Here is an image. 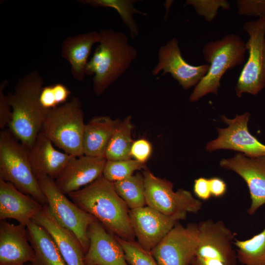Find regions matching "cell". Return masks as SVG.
<instances>
[{
    "instance_id": "cell-18",
    "label": "cell",
    "mask_w": 265,
    "mask_h": 265,
    "mask_svg": "<svg viewBox=\"0 0 265 265\" xmlns=\"http://www.w3.org/2000/svg\"><path fill=\"white\" fill-rule=\"evenodd\" d=\"M35 260L26 226L0 220V265H25Z\"/></svg>"
},
{
    "instance_id": "cell-37",
    "label": "cell",
    "mask_w": 265,
    "mask_h": 265,
    "mask_svg": "<svg viewBox=\"0 0 265 265\" xmlns=\"http://www.w3.org/2000/svg\"><path fill=\"white\" fill-rule=\"evenodd\" d=\"M212 196L218 198L224 196L227 192V186L221 178L214 177L209 179Z\"/></svg>"
},
{
    "instance_id": "cell-8",
    "label": "cell",
    "mask_w": 265,
    "mask_h": 265,
    "mask_svg": "<svg viewBox=\"0 0 265 265\" xmlns=\"http://www.w3.org/2000/svg\"><path fill=\"white\" fill-rule=\"evenodd\" d=\"M198 225L199 242L190 265H237L236 233L222 220L206 219Z\"/></svg>"
},
{
    "instance_id": "cell-27",
    "label": "cell",
    "mask_w": 265,
    "mask_h": 265,
    "mask_svg": "<svg viewBox=\"0 0 265 265\" xmlns=\"http://www.w3.org/2000/svg\"><path fill=\"white\" fill-rule=\"evenodd\" d=\"M113 184L116 192L130 210L146 205L143 174L137 173L127 179L113 182Z\"/></svg>"
},
{
    "instance_id": "cell-15",
    "label": "cell",
    "mask_w": 265,
    "mask_h": 265,
    "mask_svg": "<svg viewBox=\"0 0 265 265\" xmlns=\"http://www.w3.org/2000/svg\"><path fill=\"white\" fill-rule=\"evenodd\" d=\"M220 165L235 172L246 182L251 199L248 214H254L265 205V156L249 158L238 153L232 158L222 159Z\"/></svg>"
},
{
    "instance_id": "cell-33",
    "label": "cell",
    "mask_w": 265,
    "mask_h": 265,
    "mask_svg": "<svg viewBox=\"0 0 265 265\" xmlns=\"http://www.w3.org/2000/svg\"><path fill=\"white\" fill-rule=\"evenodd\" d=\"M8 84V81L4 80L0 84V129L1 130L8 126L12 118V108L7 95H5L3 92Z\"/></svg>"
},
{
    "instance_id": "cell-29",
    "label": "cell",
    "mask_w": 265,
    "mask_h": 265,
    "mask_svg": "<svg viewBox=\"0 0 265 265\" xmlns=\"http://www.w3.org/2000/svg\"><path fill=\"white\" fill-rule=\"evenodd\" d=\"M145 169V163L135 159L106 160L103 176L107 180L114 182L132 176L137 170Z\"/></svg>"
},
{
    "instance_id": "cell-31",
    "label": "cell",
    "mask_w": 265,
    "mask_h": 265,
    "mask_svg": "<svg viewBox=\"0 0 265 265\" xmlns=\"http://www.w3.org/2000/svg\"><path fill=\"white\" fill-rule=\"evenodd\" d=\"M186 4L192 5L196 13L204 16L208 22L212 21L215 17L219 7L226 10L230 8L229 2L224 0H187Z\"/></svg>"
},
{
    "instance_id": "cell-3",
    "label": "cell",
    "mask_w": 265,
    "mask_h": 265,
    "mask_svg": "<svg viewBox=\"0 0 265 265\" xmlns=\"http://www.w3.org/2000/svg\"><path fill=\"white\" fill-rule=\"evenodd\" d=\"M99 35V45L85 69L86 75H94L93 90L97 96L124 74L137 56L136 49L123 32L104 29Z\"/></svg>"
},
{
    "instance_id": "cell-28",
    "label": "cell",
    "mask_w": 265,
    "mask_h": 265,
    "mask_svg": "<svg viewBox=\"0 0 265 265\" xmlns=\"http://www.w3.org/2000/svg\"><path fill=\"white\" fill-rule=\"evenodd\" d=\"M80 3L93 7H109L114 9L119 14L123 22L129 28L132 38H136L139 33L134 19V14L146 16L147 14L139 11L133 6L137 0H82Z\"/></svg>"
},
{
    "instance_id": "cell-38",
    "label": "cell",
    "mask_w": 265,
    "mask_h": 265,
    "mask_svg": "<svg viewBox=\"0 0 265 265\" xmlns=\"http://www.w3.org/2000/svg\"><path fill=\"white\" fill-rule=\"evenodd\" d=\"M55 101L57 105L64 103L71 94V91L63 84H53Z\"/></svg>"
},
{
    "instance_id": "cell-11",
    "label": "cell",
    "mask_w": 265,
    "mask_h": 265,
    "mask_svg": "<svg viewBox=\"0 0 265 265\" xmlns=\"http://www.w3.org/2000/svg\"><path fill=\"white\" fill-rule=\"evenodd\" d=\"M199 239L198 224L177 223L150 252L159 265H190Z\"/></svg>"
},
{
    "instance_id": "cell-9",
    "label": "cell",
    "mask_w": 265,
    "mask_h": 265,
    "mask_svg": "<svg viewBox=\"0 0 265 265\" xmlns=\"http://www.w3.org/2000/svg\"><path fill=\"white\" fill-rule=\"evenodd\" d=\"M243 28L249 35V56L235 87L238 97L244 93L256 95L265 86V17L246 22Z\"/></svg>"
},
{
    "instance_id": "cell-7",
    "label": "cell",
    "mask_w": 265,
    "mask_h": 265,
    "mask_svg": "<svg viewBox=\"0 0 265 265\" xmlns=\"http://www.w3.org/2000/svg\"><path fill=\"white\" fill-rule=\"evenodd\" d=\"M36 178L46 198L50 213L61 226L74 234L85 254L89 246L88 227L97 219L79 207L62 193L53 179L45 175Z\"/></svg>"
},
{
    "instance_id": "cell-35",
    "label": "cell",
    "mask_w": 265,
    "mask_h": 265,
    "mask_svg": "<svg viewBox=\"0 0 265 265\" xmlns=\"http://www.w3.org/2000/svg\"><path fill=\"white\" fill-rule=\"evenodd\" d=\"M193 191L195 195L200 199L206 201L212 196L209 179L199 177L194 181Z\"/></svg>"
},
{
    "instance_id": "cell-26",
    "label": "cell",
    "mask_w": 265,
    "mask_h": 265,
    "mask_svg": "<svg viewBox=\"0 0 265 265\" xmlns=\"http://www.w3.org/2000/svg\"><path fill=\"white\" fill-rule=\"evenodd\" d=\"M234 245L238 261L242 265H265V227L249 239L235 238Z\"/></svg>"
},
{
    "instance_id": "cell-24",
    "label": "cell",
    "mask_w": 265,
    "mask_h": 265,
    "mask_svg": "<svg viewBox=\"0 0 265 265\" xmlns=\"http://www.w3.org/2000/svg\"><path fill=\"white\" fill-rule=\"evenodd\" d=\"M29 242L34 250L33 265H67L53 238L33 220L26 226Z\"/></svg>"
},
{
    "instance_id": "cell-36",
    "label": "cell",
    "mask_w": 265,
    "mask_h": 265,
    "mask_svg": "<svg viewBox=\"0 0 265 265\" xmlns=\"http://www.w3.org/2000/svg\"><path fill=\"white\" fill-rule=\"evenodd\" d=\"M39 101L41 106L47 109L57 107L52 84L43 87L39 95Z\"/></svg>"
},
{
    "instance_id": "cell-19",
    "label": "cell",
    "mask_w": 265,
    "mask_h": 265,
    "mask_svg": "<svg viewBox=\"0 0 265 265\" xmlns=\"http://www.w3.org/2000/svg\"><path fill=\"white\" fill-rule=\"evenodd\" d=\"M53 238L67 265H86L82 246L71 231L61 226L50 213L47 205L32 219Z\"/></svg>"
},
{
    "instance_id": "cell-1",
    "label": "cell",
    "mask_w": 265,
    "mask_h": 265,
    "mask_svg": "<svg viewBox=\"0 0 265 265\" xmlns=\"http://www.w3.org/2000/svg\"><path fill=\"white\" fill-rule=\"evenodd\" d=\"M67 195L114 235L125 240H134L130 209L116 192L113 182L102 175L89 185Z\"/></svg>"
},
{
    "instance_id": "cell-20",
    "label": "cell",
    "mask_w": 265,
    "mask_h": 265,
    "mask_svg": "<svg viewBox=\"0 0 265 265\" xmlns=\"http://www.w3.org/2000/svg\"><path fill=\"white\" fill-rule=\"evenodd\" d=\"M43 206L19 191L10 183L0 180V220L13 219L26 226Z\"/></svg>"
},
{
    "instance_id": "cell-25",
    "label": "cell",
    "mask_w": 265,
    "mask_h": 265,
    "mask_svg": "<svg viewBox=\"0 0 265 265\" xmlns=\"http://www.w3.org/2000/svg\"><path fill=\"white\" fill-rule=\"evenodd\" d=\"M131 117L120 121L107 145L105 158L106 160H123L131 159L133 129Z\"/></svg>"
},
{
    "instance_id": "cell-6",
    "label": "cell",
    "mask_w": 265,
    "mask_h": 265,
    "mask_svg": "<svg viewBox=\"0 0 265 265\" xmlns=\"http://www.w3.org/2000/svg\"><path fill=\"white\" fill-rule=\"evenodd\" d=\"M85 124L81 103L77 97L50 110L40 132L64 152L75 157L83 155Z\"/></svg>"
},
{
    "instance_id": "cell-12",
    "label": "cell",
    "mask_w": 265,
    "mask_h": 265,
    "mask_svg": "<svg viewBox=\"0 0 265 265\" xmlns=\"http://www.w3.org/2000/svg\"><path fill=\"white\" fill-rule=\"evenodd\" d=\"M187 213L164 214L148 206L130 210L129 216L137 242L145 250L151 251Z\"/></svg>"
},
{
    "instance_id": "cell-34",
    "label": "cell",
    "mask_w": 265,
    "mask_h": 265,
    "mask_svg": "<svg viewBox=\"0 0 265 265\" xmlns=\"http://www.w3.org/2000/svg\"><path fill=\"white\" fill-rule=\"evenodd\" d=\"M152 151L151 143L146 139H139L133 142L131 147V155L134 159L145 163Z\"/></svg>"
},
{
    "instance_id": "cell-30",
    "label": "cell",
    "mask_w": 265,
    "mask_h": 265,
    "mask_svg": "<svg viewBox=\"0 0 265 265\" xmlns=\"http://www.w3.org/2000/svg\"><path fill=\"white\" fill-rule=\"evenodd\" d=\"M115 237L122 246L126 260L130 265H159L151 252L143 248L137 241Z\"/></svg>"
},
{
    "instance_id": "cell-17",
    "label": "cell",
    "mask_w": 265,
    "mask_h": 265,
    "mask_svg": "<svg viewBox=\"0 0 265 265\" xmlns=\"http://www.w3.org/2000/svg\"><path fill=\"white\" fill-rule=\"evenodd\" d=\"M106 161L104 157L72 156L54 180L55 184L65 195L77 191L103 175Z\"/></svg>"
},
{
    "instance_id": "cell-10",
    "label": "cell",
    "mask_w": 265,
    "mask_h": 265,
    "mask_svg": "<svg viewBox=\"0 0 265 265\" xmlns=\"http://www.w3.org/2000/svg\"><path fill=\"white\" fill-rule=\"evenodd\" d=\"M146 205L161 213L172 215L179 213H198L202 202L184 189L173 190V184L156 176L149 170L143 172Z\"/></svg>"
},
{
    "instance_id": "cell-13",
    "label": "cell",
    "mask_w": 265,
    "mask_h": 265,
    "mask_svg": "<svg viewBox=\"0 0 265 265\" xmlns=\"http://www.w3.org/2000/svg\"><path fill=\"white\" fill-rule=\"evenodd\" d=\"M250 116L248 112L237 115L232 119L221 116V120L228 126L225 129L217 128L218 136L207 144L206 150L212 152L218 149H229L243 153L249 158L265 156V145L248 130L247 124Z\"/></svg>"
},
{
    "instance_id": "cell-14",
    "label": "cell",
    "mask_w": 265,
    "mask_h": 265,
    "mask_svg": "<svg viewBox=\"0 0 265 265\" xmlns=\"http://www.w3.org/2000/svg\"><path fill=\"white\" fill-rule=\"evenodd\" d=\"M209 64L193 66L182 57L177 39L173 38L158 51V61L152 73L154 76L162 71L161 76L169 73L186 90L196 86L207 74Z\"/></svg>"
},
{
    "instance_id": "cell-16",
    "label": "cell",
    "mask_w": 265,
    "mask_h": 265,
    "mask_svg": "<svg viewBox=\"0 0 265 265\" xmlns=\"http://www.w3.org/2000/svg\"><path fill=\"white\" fill-rule=\"evenodd\" d=\"M89 246L85 254L86 265H130L115 236L98 220L88 227Z\"/></svg>"
},
{
    "instance_id": "cell-22",
    "label": "cell",
    "mask_w": 265,
    "mask_h": 265,
    "mask_svg": "<svg viewBox=\"0 0 265 265\" xmlns=\"http://www.w3.org/2000/svg\"><path fill=\"white\" fill-rule=\"evenodd\" d=\"M99 39V32L92 31L68 37L63 41L61 54L70 64L72 75L76 80L84 79L91 48Z\"/></svg>"
},
{
    "instance_id": "cell-21",
    "label": "cell",
    "mask_w": 265,
    "mask_h": 265,
    "mask_svg": "<svg viewBox=\"0 0 265 265\" xmlns=\"http://www.w3.org/2000/svg\"><path fill=\"white\" fill-rule=\"evenodd\" d=\"M73 156L60 152L40 132L28 149L30 163L35 177L47 176L55 180Z\"/></svg>"
},
{
    "instance_id": "cell-23",
    "label": "cell",
    "mask_w": 265,
    "mask_h": 265,
    "mask_svg": "<svg viewBox=\"0 0 265 265\" xmlns=\"http://www.w3.org/2000/svg\"><path fill=\"white\" fill-rule=\"evenodd\" d=\"M120 122L109 116H100L93 117L85 124L83 139V155L105 158L107 145Z\"/></svg>"
},
{
    "instance_id": "cell-5",
    "label": "cell",
    "mask_w": 265,
    "mask_h": 265,
    "mask_svg": "<svg viewBox=\"0 0 265 265\" xmlns=\"http://www.w3.org/2000/svg\"><path fill=\"white\" fill-rule=\"evenodd\" d=\"M246 51L245 43L234 34L208 42L203 48L202 53L205 60L210 63L209 69L195 86L190 95V101H197L209 93L216 95L222 76L228 69L243 63Z\"/></svg>"
},
{
    "instance_id": "cell-4",
    "label": "cell",
    "mask_w": 265,
    "mask_h": 265,
    "mask_svg": "<svg viewBox=\"0 0 265 265\" xmlns=\"http://www.w3.org/2000/svg\"><path fill=\"white\" fill-rule=\"evenodd\" d=\"M0 180L10 183L43 206L47 205L46 198L32 171L28 149L8 129L0 132Z\"/></svg>"
},
{
    "instance_id": "cell-39",
    "label": "cell",
    "mask_w": 265,
    "mask_h": 265,
    "mask_svg": "<svg viewBox=\"0 0 265 265\" xmlns=\"http://www.w3.org/2000/svg\"><path fill=\"white\" fill-rule=\"evenodd\" d=\"M32 265V264H30V265Z\"/></svg>"
},
{
    "instance_id": "cell-2",
    "label": "cell",
    "mask_w": 265,
    "mask_h": 265,
    "mask_svg": "<svg viewBox=\"0 0 265 265\" xmlns=\"http://www.w3.org/2000/svg\"><path fill=\"white\" fill-rule=\"evenodd\" d=\"M44 80L37 70L20 78L13 92L7 97L12 110L8 126L11 133L28 149L41 131L50 110L44 108L39 95Z\"/></svg>"
},
{
    "instance_id": "cell-32",
    "label": "cell",
    "mask_w": 265,
    "mask_h": 265,
    "mask_svg": "<svg viewBox=\"0 0 265 265\" xmlns=\"http://www.w3.org/2000/svg\"><path fill=\"white\" fill-rule=\"evenodd\" d=\"M237 4L239 15L265 17V0H238Z\"/></svg>"
}]
</instances>
